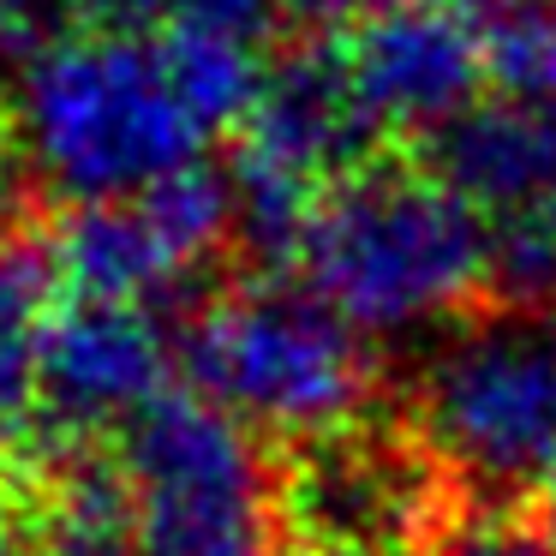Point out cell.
<instances>
[{
    "mask_svg": "<svg viewBox=\"0 0 556 556\" xmlns=\"http://www.w3.org/2000/svg\"><path fill=\"white\" fill-rule=\"evenodd\" d=\"M7 126L25 180L66 204L138 198L198 168L222 138L168 30L85 25H66L18 61Z\"/></svg>",
    "mask_w": 556,
    "mask_h": 556,
    "instance_id": "6da1fadb",
    "label": "cell"
},
{
    "mask_svg": "<svg viewBox=\"0 0 556 556\" xmlns=\"http://www.w3.org/2000/svg\"><path fill=\"white\" fill-rule=\"evenodd\" d=\"M293 276L359 336H425L491 305V228L425 162H371L305 222Z\"/></svg>",
    "mask_w": 556,
    "mask_h": 556,
    "instance_id": "7a4b0ae2",
    "label": "cell"
},
{
    "mask_svg": "<svg viewBox=\"0 0 556 556\" xmlns=\"http://www.w3.org/2000/svg\"><path fill=\"white\" fill-rule=\"evenodd\" d=\"M180 371L276 448L377 413L371 336L293 269H245L210 288L180 324Z\"/></svg>",
    "mask_w": 556,
    "mask_h": 556,
    "instance_id": "3957f363",
    "label": "cell"
},
{
    "mask_svg": "<svg viewBox=\"0 0 556 556\" xmlns=\"http://www.w3.org/2000/svg\"><path fill=\"white\" fill-rule=\"evenodd\" d=\"M401 419L467 496H532L556 472V312L479 305L437 329Z\"/></svg>",
    "mask_w": 556,
    "mask_h": 556,
    "instance_id": "277c9868",
    "label": "cell"
},
{
    "mask_svg": "<svg viewBox=\"0 0 556 556\" xmlns=\"http://www.w3.org/2000/svg\"><path fill=\"white\" fill-rule=\"evenodd\" d=\"M383 138L389 132L365 109L341 42L305 37L300 49L269 54L228 162L240 252L252 269H293L312 210L341 180L383 162Z\"/></svg>",
    "mask_w": 556,
    "mask_h": 556,
    "instance_id": "5b68a950",
    "label": "cell"
},
{
    "mask_svg": "<svg viewBox=\"0 0 556 556\" xmlns=\"http://www.w3.org/2000/svg\"><path fill=\"white\" fill-rule=\"evenodd\" d=\"M114 455L132 484V556H288L276 455L198 389L144 407Z\"/></svg>",
    "mask_w": 556,
    "mask_h": 556,
    "instance_id": "8992f818",
    "label": "cell"
},
{
    "mask_svg": "<svg viewBox=\"0 0 556 556\" xmlns=\"http://www.w3.org/2000/svg\"><path fill=\"white\" fill-rule=\"evenodd\" d=\"M288 544H353V551L419 556L455 503V479L419 443L407 419L383 407L293 443L276 455Z\"/></svg>",
    "mask_w": 556,
    "mask_h": 556,
    "instance_id": "52a82bcc",
    "label": "cell"
},
{
    "mask_svg": "<svg viewBox=\"0 0 556 556\" xmlns=\"http://www.w3.org/2000/svg\"><path fill=\"white\" fill-rule=\"evenodd\" d=\"M42 240H49L61 293L168 312L240 245L233 180L228 168L198 162L138 198L66 204V216L42 228Z\"/></svg>",
    "mask_w": 556,
    "mask_h": 556,
    "instance_id": "ba28073f",
    "label": "cell"
},
{
    "mask_svg": "<svg viewBox=\"0 0 556 556\" xmlns=\"http://www.w3.org/2000/svg\"><path fill=\"white\" fill-rule=\"evenodd\" d=\"M180 371V336L156 305L61 293L42 329L37 365V448L114 443L144 407H156Z\"/></svg>",
    "mask_w": 556,
    "mask_h": 556,
    "instance_id": "9c48e42d",
    "label": "cell"
},
{
    "mask_svg": "<svg viewBox=\"0 0 556 556\" xmlns=\"http://www.w3.org/2000/svg\"><path fill=\"white\" fill-rule=\"evenodd\" d=\"M341 54L377 126L407 132L419 144L491 90L479 18L431 0H383L365 25L348 30Z\"/></svg>",
    "mask_w": 556,
    "mask_h": 556,
    "instance_id": "30bf717a",
    "label": "cell"
},
{
    "mask_svg": "<svg viewBox=\"0 0 556 556\" xmlns=\"http://www.w3.org/2000/svg\"><path fill=\"white\" fill-rule=\"evenodd\" d=\"M419 162L479 210L484 228L556 210V102H520L491 90L443 132L425 138Z\"/></svg>",
    "mask_w": 556,
    "mask_h": 556,
    "instance_id": "8fae6325",
    "label": "cell"
},
{
    "mask_svg": "<svg viewBox=\"0 0 556 556\" xmlns=\"http://www.w3.org/2000/svg\"><path fill=\"white\" fill-rule=\"evenodd\" d=\"M54 305L61 276L49 240L37 228L0 233V455L37 431V365Z\"/></svg>",
    "mask_w": 556,
    "mask_h": 556,
    "instance_id": "7c38bea8",
    "label": "cell"
},
{
    "mask_svg": "<svg viewBox=\"0 0 556 556\" xmlns=\"http://www.w3.org/2000/svg\"><path fill=\"white\" fill-rule=\"evenodd\" d=\"M479 42L496 97L556 102V0H491L479 13Z\"/></svg>",
    "mask_w": 556,
    "mask_h": 556,
    "instance_id": "4fadbf2b",
    "label": "cell"
},
{
    "mask_svg": "<svg viewBox=\"0 0 556 556\" xmlns=\"http://www.w3.org/2000/svg\"><path fill=\"white\" fill-rule=\"evenodd\" d=\"M419 556H556V532L544 527L539 503L460 491Z\"/></svg>",
    "mask_w": 556,
    "mask_h": 556,
    "instance_id": "5bb4252c",
    "label": "cell"
},
{
    "mask_svg": "<svg viewBox=\"0 0 556 556\" xmlns=\"http://www.w3.org/2000/svg\"><path fill=\"white\" fill-rule=\"evenodd\" d=\"M491 300L556 312V210L491 228Z\"/></svg>",
    "mask_w": 556,
    "mask_h": 556,
    "instance_id": "9a60e30c",
    "label": "cell"
},
{
    "mask_svg": "<svg viewBox=\"0 0 556 556\" xmlns=\"http://www.w3.org/2000/svg\"><path fill=\"white\" fill-rule=\"evenodd\" d=\"M281 25H288L281 0H156V30H192L245 49H264Z\"/></svg>",
    "mask_w": 556,
    "mask_h": 556,
    "instance_id": "2e32d148",
    "label": "cell"
},
{
    "mask_svg": "<svg viewBox=\"0 0 556 556\" xmlns=\"http://www.w3.org/2000/svg\"><path fill=\"white\" fill-rule=\"evenodd\" d=\"M0 556H37V503L30 467L0 455Z\"/></svg>",
    "mask_w": 556,
    "mask_h": 556,
    "instance_id": "e0dca14e",
    "label": "cell"
},
{
    "mask_svg": "<svg viewBox=\"0 0 556 556\" xmlns=\"http://www.w3.org/2000/svg\"><path fill=\"white\" fill-rule=\"evenodd\" d=\"M66 25H73L66 18V0H0V54H18L25 61L30 49L61 37Z\"/></svg>",
    "mask_w": 556,
    "mask_h": 556,
    "instance_id": "ac0fdd59",
    "label": "cell"
},
{
    "mask_svg": "<svg viewBox=\"0 0 556 556\" xmlns=\"http://www.w3.org/2000/svg\"><path fill=\"white\" fill-rule=\"evenodd\" d=\"M377 7H383V0H281L288 25H300L305 37H324V42H336L341 30L365 25Z\"/></svg>",
    "mask_w": 556,
    "mask_h": 556,
    "instance_id": "d6986e66",
    "label": "cell"
},
{
    "mask_svg": "<svg viewBox=\"0 0 556 556\" xmlns=\"http://www.w3.org/2000/svg\"><path fill=\"white\" fill-rule=\"evenodd\" d=\"M25 168H18V150H13V126H7V102H0V233L25 228Z\"/></svg>",
    "mask_w": 556,
    "mask_h": 556,
    "instance_id": "ffe728a7",
    "label": "cell"
},
{
    "mask_svg": "<svg viewBox=\"0 0 556 556\" xmlns=\"http://www.w3.org/2000/svg\"><path fill=\"white\" fill-rule=\"evenodd\" d=\"M288 556H389V551H353V544H288Z\"/></svg>",
    "mask_w": 556,
    "mask_h": 556,
    "instance_id": "44dd1931",
    "label": "cell"
},
{
    "mask_svg": "<svg viewBox=\"0 0 556 556\" xmlns=\"http://www.w3.org/2000/svg\"><path fill=\"white\" fill-rule=\"evenodd\" d=\"M539 515H544V527L556 532V472H551V484L539 491Z\"/></svg>",
    "mask_w": 556,
    "mask_h": 556,
    "instance_id": "7402d4cb",
    "label": "cell"
},
{
    "mask_svg": "<svg viewBox=\"0 0 556 556\" xmlns=\"http://www.w3.org/2000/svg\"><path fill=\"white\" fill-rule=\"evenodd\" d=\"M431 7H455V13H484L491 0H431Z\"/></svg>",
    "mask_w": 556,
    "mask_h": 556,
    "instance_id": "603a6c76",
    "label": "cell"
}]
</instances>
